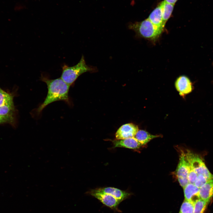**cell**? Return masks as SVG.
<instances>
[{
	"mask_svg": "<svg viewBox=\"0 0 213 213\" xmlns=\"http://www.w3.org/2000/svg\"><path fill=\"white\" fill-rule=\"evenodd\" d=\"M199 193L200 199L208 204L213 196V178L199 188Z\"/></svg>",
	"mask_w": 213,
	"mask_h": 213,
	"instance_id": "cell-11",
	"label": "cell"
},
{
	"mask_svg": "<svg viewBox=\"0 0 213 213\" xmlns=\"http://www.w3.org/2000/svg\"><path fill=\"white\" fill-rule=\"evenodd\" d=\"M92 190L95 192L112 195L121 202L128 198L130 195V193L112 187L100 188Z\"/></svg>",
	"mask_w": 213,
	"mask_h": 213,
	"instance_id": "cell-9",
	"label": "cell"
},
{
	"mask_svg": "<svg viewBox=\"0 0 213 213\" xmlns=\"http://www.w3.org/2000/svg\"><path fill=\"white\" fill-rule=\"evenodd\" d=\"M158 135H154L143 130H138L134 137L142 146L145 145L152 139L159 137Z\"/></svg>",
	"mask_w": 213,
	"mask_h": 213,
	"instance_id": "cell-14",
	"label": "cell"
},
{
	"mask_svg": "<svg viewBox=\"0 0 213 213\" xmlns=\"http://www.w3.org/2000/svg\"><path fill=\"white\" fill-rule=\"evenodd\" d=\"M190 169V164L185 153L182 151L176 170V175L180 185L183 188L189 183L188 177Z\"/></svg>",
	"mask_w": 213,
	"mask_h": 213,
	"instance_id": "cell-5",
	"label": "cell"
},
{
	"mask_svg": "<svg viewBox=\"0 0 213 213\" xmlns=\"http://www.w3.org/2000/svg\"><path fill=\"white\" fill-rule=\"evenodd\" d=\"M209 180V179L203 175H198L194 184L198 188H200Z\"/></svg>",
	"mask_w": 213,
	"mask_h": 213,
	"instance_id": "cell-20",
	"label": "cell"
},
{
	"mask_svg": "<svg viewBox=\"0 0 213 213\" xmlns=\"http://www.w3.org/2000/svg\"><path fill=\"white\" fill-rule=\"evenodd\" d=\"M89 193L105 206L114 211L121 212L118 208L119 204L121 202L114 197L109 194L95 192L92 190Z\"/></svg>",
	"mask_w": 213,
	"mask_h": 213,
	"instance_id": "cell-6",
	"label": "cell"
},
{
	"mask_svg": "<svg viewBox=\"0 0 213 213\" xmlns=\"http://www.w3.org/2000/svg\"><path fill=\"white\" fill-rule=\"evenodd\" d=\"M183 188L185 200L194 204L200 199L199 193V188L194 184L189 183Z\"/></svg>",
	"mask_w": 213,
	"mask_h": 213,
	"instance_id": "cell-10",
	"label": "cell"
},
{
	"mask_svg": "<svg viewBox=\"0 0 213 213\" xmlns=\"http://www.w3.org/2000/svg\"><path fill=\"white\" fill-rule=\"evenodd\" d=\"M198 175L190 166V170L188 175V178L189 183L194 184Z\"/></svg>",
	"mask_w": 213,
	"mask_h": 213,
	"instance_id": "cell-22",
	"label": "cell"
},
{
	"mask_svg": "<svg viewBox=\"0 0 213 213\" xmlns=\"http://www.w3.org/2000/svg\"><path fill=\"white\" fill-rule=\"evenodd\" d=\"M128 27L134 31L137 36L153 41L156 40L163 30L153 24L148 18L141 22H130Z\"/></svg>",
	"mask_w": 213,
	"mask_h": 213,
	"instance_id": "cell-2",
	"label": "cell"
},
{
	"mask_svg": "<svg viewBox=\"0 0 213 213\" xmlns=\"http://www.w3.org/2000/svg\"><path fill=\"white\" fill-rule=\"evenodd\" d=\"M62 68V72L60 78L70 86L82 74L87 72H94L96 69L94 67L86 64L83 55L76 65L70 67L64 64Z\"/></svg>",
	"mask_w": 213,
	"mask_h": 213,
	"instance_id": "cell-3",
	"label": "cell"
},
{
	"mask_svg": "<svg viewBox=\"0 0 213 213\" xmlns=\"http://www.w3.org/2000/svg\"><path fill=\"white\" fill-rule=\"evenodd\" d=\"M178 0H164V1L168 3L175 5Z\"/></svg>",
	"mask_w": 213,
	"mask_h": 213,
	"instance_id": "cell-23",
	"label": "cell"
},
{
	"mask_svg": "<svg viewBox=\"0 0 213 213\" xmlns=\"http://www.w3.org/2000/svg\"><path fill=\"white\" fill-rule=\"evenodd\" d=\"M148 19L154 25L163 30L164 25L161 3L153 11Z\"/></svg>",
	"mask_w": 213,
	"mask_h": 213,
	"instance_id": "cell-13",
	"label": "cell"
},
{
	"mask_svg": "<svg viewBox=\"0 0 213 213\" xmlns=\"http://www.w3.org/2000/svg\"><path fill=\"white\" fill-rule=\"evenodd\" d=\"M14 116H1L0 115V124L4 123L14 124Z\"/></svg>",
	"mask_w": 213,
	"mask_h": 213,
	"instance_id": "cell-21",
	"label": "cell"
},
{
	"mask_svg": "<svg viewBox=\"0 0 213 213\" xmlns=\"http://www.w3.org/2000/svg\"><path fill=\"white\" fill-rule=\"evenodd\" d=\"M15 111L13 99H11L4 105L0 106V115L14 116Z\"/></svg>",
	"mask_w": 213,
	"mask_h": 213,
	"instance_id": "cell-16",
	"label": "cell"
},
{
	"mask_svg": "<svg viewBox=\"0 0 213 213\" xmlns=\"http://www.w3.org/2000/svg\"><path fill=\"white\" fill-rule=\"evenodd\" d=\"M162 10L164 24L165 25L166 22L170 17L174 8V4L167 3L164 1L160 3Z\"/></svg>",
	"mask_w": 213,
	"mask_h": 213,
	"instance_id": "cell-15",
	"label": "cell"
},
{
	"mask_svg": "<svg viewBox=\"0 0 213 213\" xmlns=\"http://www.w3.org/2000/svg\"><path fill=\"white\" fill-rule=\"evenodd\" d=\"M13 97L12 94L5 92L0 88V106L13 99Z\"/></svg>",
	"mask_w": 213,
	"mask_h": 213,
	"instance_id": "cell-19",
	"label": "cell"
},
{
	"mask_svg": "<svg viewBox=\"0 0 213 213\" xmlns=\"http://www.w3.org/2000/svg\"><path fill=\"white\" fill-rule=\"evenodd\" d=\"M191 167L198 175H202L208 179L213 178L201 158L198 155L188 151L185 153Z\"/></svg>",
	"mask_w": 213,
	"mask_h": 213,
	"instance_id": "cell-4",
	"label": "cell"
},
{
	"mask_svg": "<svg viewBox=\"0 0 213 213\" xmlns=\"http://www.w3.org/2000/svg\"><path fill=\"white\" fill-rule=\"evenodd\" d=\"M208 204L201 199H199L194 204L193 213H204Z\"/></svg>",
	"mask_w": 213,
	"mask_h": 213,
	"instance_id": "cell-17",
	"label": "cell"
},
{
	"mask_svg": "<svg viewBox=\"0 0 213 213\" xmlns=\"http://www.w3.org/2000/svg\"><path fill=\"white\" fill-rule=\"evenodd\" d=\"M41 79L46 84L48 91L43 102L37 109L38 113H40L46 106L54 101L61 100L69 103V91L70 86L60 78L51 79L42 75Z\"/></svg>",
	"mask_w": 213,
	"mask_h": 213,
	"instance_id": "cell-1",
	"label": "cell"
},
{
	"mask_svg": "<svg viewBox=\"0 0 213 213\" xmlns=\"http://www.w3.org/2000/svg\"><path fill=\"white\" fill-rule=\"evenodd\" d=\"M175 86L180 95L183 96L191 92L193 88L190 79L185 75L180 76L177 79Z\"/></svg>",
	"mask_w": 213,
	"mask_h": 213,
	"instance_id": "cell-8",
	"label": "cell"
},
{
	"mask_svg": "<svg viewBox=\"0 0 213 213\" xmlns=\"http://www.w3.org/2000/svg\"><path fill=\"white\" fill-rule=\"evenodd\" d=\"M194 204L185 200L181 206L179 213H193Z\"/></svg>",
	"mask_w": 213,
	"mask_h": 213,
	"instance_id": "cell-18",
	"label": "cell"
},
{
	"mask_svg": "<svg viewBox=\"0 0 213 213\" xmlns=\"http://www.w3.org/2000/svg\"><path fill=\"white\" fill-rule=\"evenodd\" d=\"M114 147H125L130 149L139 148L142 145L134 137L113 141Z\"/></svg>",
	"mask_w": 213,
	"mask_h": 213,
	"instance_id": "cell-12",
	"label": "cell"
},
{
	"mask_svg": "<svg viewBox=\"0 0 213 213\" xmlns=\"http://www.w3.org/2000/svg\"><path fill=\"white\" fill-rule=\"evenodd\" d=\"M138 130V126L133 123H128L122 126L115 134L117 140H122L134 137Z\"/></svg>",
	"mask_w": 213,
	"mask_h": 213,
	"instance_id": "cell-7",
	"label": "cell"
}]
</instances>
